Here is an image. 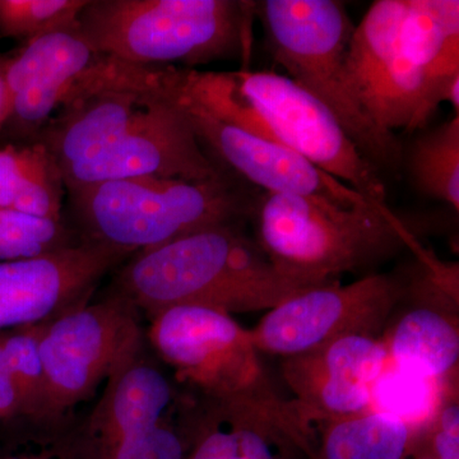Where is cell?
I'll list each match as a JSON object with an SVG mask.
<instances>
[{
  "mask_svg": "<svg viewBox=\"0 0 459 459\" xmlns=\"http://www.w3.org/2000/svg\"><path fill=\"white\" fill-rule=\"evenodd\" d=\"M412 431L394 416L368 410L329 420L323 435V459H403Z\"/></svg>",
  "mask_w": 459,
  "mask_h": 459,
  "instance_id": "obj_21",
  "label": "cell"
},
{
  "mask_svg": "<svg viewBox=\"0 0 459 459\" xmlns=\"http://www.w3.org/2000/svg\"><path fill=\"white\" fill-rule=\"evenodd\" d=\"M91 413L89 434L105 452L124 437L170 418L177 397L170 380L144 355L143 341L117 362Z\"/></svg>",
  "mask_w": 459,
  "mask_h": 459,
  "instance_id": "obj_16",
  "label": "cell"
},
{
  "mask_svg": "<svg viewBox=\"0 0 459 459\" xmlns=\"http://www.w3.org/2000/svg\"><path fill=\"white\" fill-rule=\"evenodd\" d=\"M407 0H377L353 29L350 71L371 119L394 133L421 128L433 115L424 71L406 32Z\"/></svg>",
  "mask_w": 459,
  "mask_h": 459,
  "instance_id": "obj_11",
  "label": "cell"
},
{
  "mask_svg": "<svg viewBox=\"0 0 459 459\" xmlns=\"http://www.w3.org/2000/svg\"><path fill=\"white\" fill-rule=\"evenodd\" d=\"M108 459H184L186 448L169 419L124 437L105 452Z\"/></svg>",
  "mask_w": 459,
  "mask_h": 459,
  "instance_id": "obj_27",
  "label": "cell"
},
{
  "mask_svg": "<svg viewBox=\"0 0 459 459\" xmlns=\"http://www.w3.org/2000/svg\"><path fill=\"white\" fill-rule=\"evenodd\" d=\"M129 256L82 241L49 255L0 262V329L40 325L82 307L100 280Z\"/></svg>",
  "mask_w": 459,
  "mask_h": 459,
  "instance_id": "obj_14",
  "label": "cell"
},
{
  "mask_svg": "<svg viewBox=\"0 0 459 459\" xmlns=\"http://www.w3.org/2000/svg\"><path fill=\"white\" fill-rule=\"evenodd\" d=\"M148 340L181 382L208 402L255 411L304 443L295 411L272 385L250 331L229 314L190 305L169 307L151 316Z\"/></svg>",
  "mask_w": 459,
  "mask_h": 459,
  "instance_id": "obj_6",
  "label": "cell"
},
{
  "mask_svg": "<svg viewBox=\"0 0 459 459\" xmlns=\"http://www.w3.org/2000/svg\"><path fill=\"white\" fill-rule=\"evenodd\" d=\"M44 325H22L0 333L20 392L22 416L33 420H40L44 406L45 376L40 352Z\"/></svg>",
  "mask_w": 459,
  "mask_h": 459,
  "instance_id": "obj_26",
  "label": "cell"
},
{
  "mask_svg": "<svg viewBox=\"0 0 459 459\" xmlns=\"http://www.w3.org/2000/svg\"><path fill=\"white\" fill-rule=\"evenodd\" d=\"M388 360L383 341L360 334L283 359V379L295 395L290 403L305 439L313 419L329 421L370 410L371 391Z\"/></svg>",
  "mask_w": 459,
  "mask_h": 459,
  "instance_id": "obj_15",
  "label": "cell"
},
{
  "mask_svg": "<svg viewBox=\"0 0 459 459\" xmlns=\"http://www.w3.org/2000/svg\"><path fill=\"white\" fill-rule=\"evenodd\" d=\"M29 459H36V458H29Z\"/></svg>",
  "mask_w": 459,
  "mask_h": 459,
  "instance_id": "obj_32",
  "label": "cell"
},
{
  "mask_svg": "<svg viewBox=\"0 0 459 459\" xmlns=\"http://www.w3.org/2000/svg\"><path fill=\"white\" fill-rule=\"evenodd\" d=\"M143 77V65L93 49L78 33L77 23L57 30L9 57L11 113L4 126L23 143H32L54 114L75 100L102 89L137 86Z\"/></svg>",
  "mask_w": 459,
  "mask_h": 459,
  "instance_id": "obj_7",
  "label": "cell"
},
{
  "mask_svg": "<svg viewBox=\"0 0 459 459\" xmlns=\"http://www.w3.org/2000/svg\"><path fill=\"white\" fill-rule=\"evenodd\" d=\"M208 404L188 459H283L287 440L295 442L285 429L255 411Z\"/></svg>",
  "mask_w": 459,
  "mask_h": 459,
  "instance_id": "obj_18",
  "label": "cell"
},
{
  "mask_svg": "<svg viewBox=\"0 0 459 459\" xmlns=\"http://www.w3.org/2000/svg\"><path fill=\"white\" fill-rule=\"evenodd\" d=\"M16 416H22V403L0 338V420Z\"/></svg>",
  "mask_w": 459,
  "mask_h": 459,
  "instance_id": "obj_29",
  "label": "cell"
},
{
  "mask_svg": "<svg viewBox=\"0 0 459 459\" xmlns=\"http://www.w3.org/2000/svg\"><path fill=\"white\" fill-rule=\"evenodd\" d=\"M81 241L134 255L216 226L250 219L255 198L234 175L202 181L142 177L66 189Z\"/></svg>",
  "mask_w": 459,
  "mask_h": 459,
  "instance_id": "obj_2",
  "label": "cell"
},
{
  "mask_svg": "<svg viewBox=\"0 0 459 459\" xmlns=\"http://www.w3.org/2000/svg\"><path fill=\"white\" fill-rule=\"evenodd\" d=\"M237 77L271 141L295 151L377 207L389 208L382 175L318 100L276 72L244 69Z\"/></svg>",
  "mask_w": 459,
  "mask_h": 459,
  "instance_id": "obj_9",
  "label": "cell"
},
{
  "mask_svg": "<svg viewBox=\"0 0 459 459\" xmlns=\"http://www.w3.org/2000/svg\"><path fill=\"white\" fill-rule=\"evenodd\" d=\"M274 267L241 223L216 226L132 255L111 292L153 316L172 307L225 314L271 310L313 289Z\"/></svg>",
  "mask_w": 459,
  "mask_h": 459,
  "instance_id": "obj_1",
  "label": "cell"
},
{
  "mask_svg": "<svg viewBox=\"0 0 459 459\" xmlns=\"http://www.w3.org/2000/svg\"><path fill=\"white\" fill-rule=\"evenodd\" d=\"M143 341L138 309L108 292L99 303L75 307L42 328L45 394L41 421L65 418Z\"/></svg>",
  "mask_w": 459,
  "mask_h": 459,
  "instance_id": "obj_8",
  "label": "cell"
},
{
  "mask_svg": "<svg viewBox=\"0 0 459 459\" xmlns=\"http://www.w3.org/2000/svg\"><path fill=\"white\" fill-rule=\"evenodd\" d=\"M444 385L388 360L371 391L370 410L394 416L411 431L431 427L446 400Z\"/></svg>",
  "mask_w": 459,
  "mask_h": 459,
  "instance_id": "obj_23",
  "label": "cell"
},
{
  "mask_svg": "<svg viewBox=\"0 0 459 459\" xmlns=\"http://www.w3.org/2000/svg\"><path fill=\"white\" fill-rule=\"evenodd\" d=\"M81 243L65 217L47 219L0 207V262L35 258Z\"/></svg>",
  "mask_w": 459,
  "mask_h": 459,
  "instance_id": "obj_24",
  "label": "cell"
},
{
  "mask_svg": "<svg viewBox=\"0 0 459 459\" xmlns=\"http://www.w3.org/2000/svg\"><path fill=\"white\" fill-rule=\"evenodd\" d=\"M434 305L411 309L392 329L385 346L389 360L420 376L446 380L457 368V320Z\"/></svg>",
  "mask_w": 459,
  "mask_h": 459,
  "instance_id": "obj_20",
  "label": "cell"
},
{
  "mask_svg": "<svg viewBox=\"0 0 459 459\" xmlns=\"http://www.w3.org/2000/svg\"><path fill=\"white\" fill-rule=\"evenodd\" d=\"M65 190L100 181L153 177L211 181L230 175L208 156L170 92L114 140L60 168Z\"/></svg>",
  "mask_w": 459,
  "mask_h": 459,
  "instance_id": "obj_12",
  "label": "cell"
},
{
  "mask_svg": "<svg viewBox=\"0 0 459 459\" xmlns=\"http://www.w3.org/2000/svg\"><path fill=\"white\" fill-rule=\"evenodd\" d=\"M407 166L416 189L459 210V117L427 132L410 148Z\"/></svg>",
  "mask_w": 459,
  "mask_h": 459,
  "instance_id": "obj_22",
  "label": "cell"
},
{
  "mask_svg": "<svg viewBox=\"0 0 459 459\" xmlns=\"http://www.w3.org/2000/svg\"><path fill=\"white\" fill-rule=\"evenodd\" d=\"M256 16L272 56L287 77L327 108L377 171L400 170V141L371 119L353 83L347 56L355 25L342 3L265 0L258 2Z\"/></svg>",
  "mask_w": 459,
  "mask_h": 459,
  "instance_id": "obj_5",
  "label": "cell"
},
{
  "mask_svg": "<svg viewBox=\"0 0 459 459\" xmlns=\"http://www.w3.org/2000/svg\"><path fill=\"white\" fill-rule=\"evenodd\" d=\"M407 290L409 280L394 273L313 287L268 310L250 336L259 352L283 359L341 337H376Z\"/></svg>",
  "mask_w": 459,
  "mask_h": 459,
  "instance_id": "obj_10",
  "label": "cell"
},
{
  "mask_svg": "<svg viewBox=\"0 0 459 459\" xmlns=\"http://www.w3.org/2000/svg\"><path fill=\"white\" fill-rule=\"evenodd\" d=\"M418 459H435L434 455H422V457H420Z\"/></svg>",
  "mask_w": 459,
  "mask_h": 459,
  "instance_id": "obj_31",
  "label": "cell"
},
{
  "mask_svg": "<svg viewBox=\"0 0 459 459\" xmlns=\"http://www.w3.org/2000/svg\"><path fill=\"white\" fill-rule=\"evenodd\" d=\"M258 2L89 0L77 31L93 49L124 62L186 68L247 59Z\"/></svg>",
  "mask_w": 459,
  "mask_h": 459,
  "instance_id": "obj_3",
  "label": "cell"
},
{
  "mask_svg": "<svg viewBox=\"0 0 459 459\" xmlns=\"http://www.w3.org/2000/svg\"><path fill=\"white\" fill-rule=\"evenodd\" d=\"M171 96L188 117L201 146L210 152L208 156L237 179L273 195H309L344 207L376 205L295 151L222 122L189 100Z\"/></svg>",
  "mask_w": 459,
  "mask_h": 459,
  "instance_id": "obj_13",
  "label": "cell"
},
{
  "mask_svg": "<svg viewBox=\"0 0 459 459\" xmlns=\"http://www.w3.org/2000/svg\"><path fill=\"white\" fill-rule=\"evenodd\" d=\"M250 219L274 267L313 286L413 249L419 241L391 208L344 207L318 197L263 193Z\"/></svg>",
  "mask_w": 459,
  "mask_h": 459,
  "instance_id": "obj_4",
  "label": "cell"
},
{
  "mask_svg": "<svg viewBox=\"0 0 459 459\" xmlns=\"http://www.w3.org/2000/svg\"><path fill=\"white\" fill-rule=\"evenodd\" d=\"M406 32L427 78L431 110L449 102L459 115L458 0H407Z\"/></svg>",
  "mask_w": 459,
  "mask_h": 459,
  "instance_id": "obj_17",
  "label": "cell"
},
{
  "mask_svg": "<svg viewBox=\"0 0 459 459\" xmlns=\"http://www.w3.org/2000/svg\"><path fill=\"white\" fill-rule=\"evenodd\" d=\"M89 0H0V36L27 42L77 23Z\"/></svg>",
  "mask_w": 459,
  "mask_h": 459,
  "instance_id": "obj_25",
  "label": "cell"
},
{
  "mask_svg": "<svg viewBox=\"0 0 459 459\" xmlns=\"http://www.w3.org/2000/svg\"><path fill=\"white\" fill-rule=\"evenodd\" d=\"M9 57L0 54V129L4 126L11 113V98H9L7 83V69Z\"/></svg>",
  "mask_w": 459,
  "mask_h": 459,
  "instance_id": "obj_30",
  "label": "cell"
},
{
  "mask_svg": "<svg viewBox=\"0 0 459 459\" xmlns=\"http://www.w3.org/2000/svg\"><path fill=\"white\" fill-rule=\"evenodd\" d=\"M65 195L59 165L40 142L0 148V207L60 220Z\"/></svg>",
  "mask_w": 459,
  "mask_h": 459,
  "instance_id": "obj_19",
  "label": "cell"
},
{
  "mask_svg": "<svg viewBox=\"0 0 459 459\" xmlns=\"http://www.w3.org/2000/svg\"><path fill=\"white\" fill-rule=\"evenodd\" d=\"M435 459H459V406L457 400H444L433 424Z\"/></svg>",
  "mask_w": 459,
  "mask_h": 459,
  "instance_id": "obj_28",
  "label": "cell"
}]
</instances>
